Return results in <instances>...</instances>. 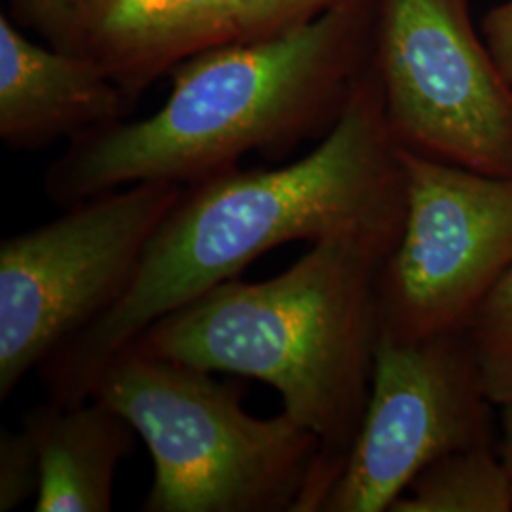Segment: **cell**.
I'll use <instances>...</instances> for the list:
<instances>
[{
	"label": "cell",
	"mask_w": 512,
	"mask_h": 512,
	"mask_svg": "<svg viewBox=\"0 0 512 512\" xmlns=\"http://www.w3.org/2000/svg\"><path fill=\"white\" fill-rule=\"evenodd\" d=\"M403 217L399 145L368 61L334 126L310 154L275 169L236 167L184 186L126 293L38 368L48 399L88 401L97 372L114 353L277 247L336 236L397 245Z\"/></svg>",
	"instance_id": "obj_1"
},
{
	"label": "cell",
	"mask_w": 512,
	"mask_h": 512,
	"mask_svg": "<svg viewBox=\"0 0 512 512\" xmlns=\"http://www.w3.org/2000/svg\"><path fill=\"white\" fill-rule=\"evenodd\" d=\"M376 0H351L279 37L224 44L179 63L160 109L69 143L44 175L65 209L135 183L190 186L260 152L283 158L327 135L372 54Z\"/></svg>",
	"instance_id": "obj_2"
},
{
	"label": "cell",
	"mask_w": 512,
	"mask_h": 512,
	"mask_svg": "<svg viewBox=\"0 0 512 512\" xmlns=\"http://www.w3.org/2000/svg\"><path fill=\"white\" fill-rule=\"evenodd\" d=\"M393 247L368 236L317 241L283 274L224 281L129 346L272 385L283 412L321 444L310 501V512H321L365 414L380 332L378 281Z\"/></svg>",
	"instance_id": "obj_3"
},
{
	"label": "cell",
	"mask_w": 512,
	"mask_h": 512,
	"mask_svg": "<svg viewBox=\"0 0 512 512\" xmlns=\"http://www.w3.org/2000/svg\"><path fill=\"white\" fill-rule=\"evenodd\" d=\"M215 372L128 348L90 397L118 410L154 465L145 512H310L319 439L287 412L255 418Z\"/></svg>",
	"instance_id": "obj_4"
},
{
	"label": "cell",
	"mask_w": 512,
	"mask_h": 512,
	"mask_svg": "<svg viewBox=\"0 0 512 512\" xmlns=\"http://www.w3.org/2000/svg\"><path fill=\"white\" fill-rule=\"evenodd\" d=\"M183 184L135 183L0 243V401L114 306Z\"/></svg>",
	"instance_id": "obj_5"
},
{
	"label": "cell",
	"mask_w": 512,
	"mask_h": 512,
	"mask_svg": "<svg viewBox=\"0 0 512 512\" xmlns=\"http://www.w3.org/2000/svg\"><path fill=\"white\" fill-rule=\"evenodd\" d=\"M370 61L399 147L511 177L512 84L469 0H376Z\"/></svg>",
	"instance_id": "obj_6"
},
{
	"label": "cell",
	"mask_w": 512,
	"mask_h": 512,
	"mask_svg": "<svg viewBox=\"0 0 512 512\" xmlns=\"http://www.w3.org/2000/svg\"><path fill=\"white\" fill-rule=\"evenodd\" d=\"M399 158L403 228L380 272V329L406 340L463 334L512 270V175L403 147Z\"/></svg>",
	"instance_id": "obj_7"
},
{
	"label": "cell",
	"mask_w": 512,
	"mask_h": 512,
	"mask_svg": "<svg viewBox=\"0 0 512 512\" xmlns=\"http://www.w3.org/2000/svg\"><path fill=\"white\" fill-rule=\"evenodd\" d=\"M461 334L380 329L365 414L321 512H385L437 459L488 442L490 403Z\"/></svg>",
	"instance_id": "obj_8"
},
{
	"label": "cell",
	"mask_w": 512,
	"mask_h": 512,
	"mask_svg": "<svg viewBox=\"0 0 512 512\" xmlns=\"http://www.w3.org/2000/svg\"><path fill=\"white\" fill-rule=\"evenodd\" d=\"M135 103L88 57L42 46L0 14V139L12 150L73 143L122 122Z\"/></svg>",
	"instance_id": "obj_9"
},
{
	"label": "cell",
	"mask_w": 512,
	"mask_h": 512,
	"mask_svg": "<svg viewBox=\"0 0 512 512\" xmlns=\"http://www.w3.org/2000/svg\"><path fill=\"white\" fill-rule=\"evenodd\" d=\"M21 427L35 442L42 482L37 512H109L120 465L135 454L139 435L118 410L90 397L82 403L29 408Z\"/></svg>",
	"instance_id": "obj_10"
},
{
	"label": "cell",
	"mask_w": 512,
	"mask_h": 512,
	"mask_svg": "<svg viewBox=\"0 0 512 512\" xmlns=\"http://www.w3.org/2000/svg\"><path fill=\"white\" fill-rule=\"evenodd\" d=\"M211 0H73L67 52L99 65L133 103L192 55Z\"/></svg>",
	"instance_id": "obj_11"
},
{
	"label": "cell",
	"mask_w": 512,
	"mask_h": 512,
	"mask_svg": "<svg viewBox=\"0 0 512 512\" xmlns=\"http://www.w3.org/2000/svg\"><path fill=\"white\" fill-rule=\"evenodd\" d=\"M389 512H512V486L488 442L429 465Z\"/></svg>",
	"instance_id": "obj_12"
},
{
	"label": "cell",
	"mask_w": 512,
	"mask_h": 512,
	"mask_svg": "<svg viewBox=\"0 0 512 512\" xmlns=\"http://www.w3.org/2000/svg\"><path fill=\"white\" fill-rule=\"evenodd\" d=\"M348 2L351 0H211L198 23L192 55L224 44L285 35Z\"/></svg>",
	"instance_id": "obj_13"
},
{
	"label": "cell",
	"mask_w": 512,
	"mask_h": 512,
	"mask_svg": "<svg viewBox=\"0 0 512 512\" xmlns=\"http://www.w3.org/2000/svg\"><path fill=\"white\" fill-rule=\"evenodd\" d=\"M482 387L495 406L512 401V270L478 306L467 325Z\"/></svg>",
	"instance_id": "obj_14"
},
{
	"label": "cell",
	"mask_w": 512,
	"mask_h": 512,
	"mask_svg": "<svg viewBox=\"0 0 512 512\" xmlns=\"http://www.w3.org/2000/svg\"><path fill=\"white\" fill-rule=\"evenodd\" d=\"M40 482V459L29 433L23 427L0 429V512L16 511L37 499Z\"/></svg>",
	"instance_id": "obj_15"
},
{
	"label": "cell",
	"mask_w": 512,
	"mask_h": 512,
	"mask_svg": "<svg viewBox=\"0 0 512 512\" xmlns=\"http://www.w3.org/2000/svg\"><path fill=\"white\" fill-rule=\"evenodd\" d=\"M10 18L35 29L50 46L67 52L73 0H8Z\"/></svg>",
	"instance_id": "obj_16"
},
{
	"label": "cell",
	"mask_w": 512,
	"mask_h": 512,
	"mask_svg": "<svg viewBox=\"0 0 512 512\" xmlns=\"http://www.w3.org/2000/svg\"><path fill=\"white\" fill-rule=\"evenodd\" d=\"M484 40L499 71L512 84V0L495 6L484 19Z\"/></svg>",
	"instance_id": "obj_17"
},
{
	"label": "cell",
	"mask_w": 512,
	"mask_h": 512,
	"mask_svg": "<svg viewBox=\"0 0 512 512\" xmlns=\"http://www.w3.org/2000/svg\"><path fill=\"white\" fill-rule=\"evenodd\" d=\"M501 444H499V456L505 465V471L509 475L512 486V401L501 404Z\"/></svg>",
	"instance_id": "obj_18"
}]
</instances>
